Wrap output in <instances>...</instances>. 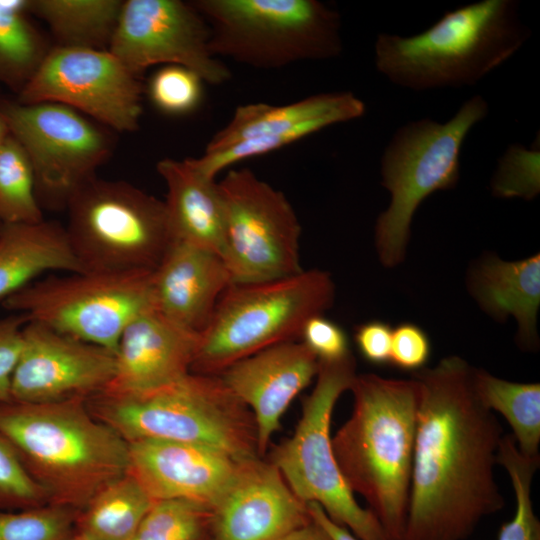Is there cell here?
Instances as JSON below:
<instances>
[{"mask_svg":"<svg viewBox=\"0 0 540 540\" xmlns=\"http://www.w3.org/2000/svg\"><path fill=\"white\" fill-rule=\"evenodd\" d=\"M459 356L414 372L420 388L401 540H465L505 505L495 479L502 427Z\"/></svg>","mask_w":540,"mask_h":540,"instance_id":"cell-1","label":"cell"},{"mask_svg":"<svg viewBox=\"0 0 540 540\" xmlns=\"http://www.w3.org/2000/svg\"><path fill=\"white\" fill-rule=\"evenodd\" d=\"M0 433L48 504L81 511L129 471V443L95 417L85 399L0 402Z\"/></svg>","mask_w":540,"mask_h":540,"instance_id":"cell-2","label":"cell"},{"mask_svg":"<svg viewBox=\"0 0 540 540\" xmlns=\"http://www.w3.org/2000/svg\"><path fill=\"white\" fill-rule=\"evenodd\" d=\"M349 419L331 438L337 464L389 540H401L407 518L417 412L418 382L376 374L355 375Z\"/></svg>","mask_w":540,"mask_h":540,"instance_id":"cell-3","label":"cell"},{"mask_svg":"<svg viewBox=\"0 0 540 540\" xmlns=\"http://www.w3.org/2000/svg\"><path fill=\"white\" fill-rule=\"evenodd\" d=\"M515 0H483L447 11L408 37L380 33L375 66L393 84L424 91L473 86L528 40Z\"/></svg>","mask_w":540,"mask_h":540,"instance_id":"cell-4","label":"cell"},{"mask_svg":"<svg viewBox=\"0 0 540 540\" xmlns=\"http://www.w3.org/2000/svg\"><path fill=\"white\" fill-rule=\"evenodd\" d=\"M91 413L127 442L156 439L201 444L240 460L259 457L254 417L217 375L190 372L139 393L101 392Z\"/></svg>","mask_w":540,"mask_h":540,"instance_id":"cell-5","label":"cell"},{"mask_svg":"<svg viewBox=\"0 0 540 540\" xmlns=\"http://www.w3.org/2000/svg\"><path fill=\"white\" fill-rule=\"evenodd\" d=\"M328 272L311 269L267 282L231 283L200 333L191 372L219 375L270 346L300 338L305 323L333 303Z\"/></svg>","mask_w":540,"mask_h":540,"instance_id":"cell-6","label":"cell"},{"mask_svg":"<svg viewBox=\"0 0 540 540\" xmlns=\"http://www.w3.org/2000/svg\"><path fill=\"white\" fill-rule=\"evenodd\" d=\"M488 111L487 101L475 95L445 123L423 118L394 132L381 158V184L391 201L375 225V244L383 265L394 267L403 261L419 205L432 193L456 186L462 145Z\"/></svg>","mask_w":540,"mask_h":540,"instance_id":"cell-7","label":"cell"},{"mask_svg":"<svg viewBox=\"0 0 540 540\" xmlns=\"http://www.w3.org/2000/svg\"><path fill=\"white\" fill-rule=\"evenodd\" d=\"M217 57L259 69L326 60L342 52L341 19L317 0H195Z\"/></svg>","mask_w":540,"mask_h":540,"instance_id":"cell-8","label":"cell"},{"mask_svg":"<svg viewBox=\"0 0 540 540\" xmlns=\"http://www.w3.org/2000/svg\"><path fill=\"white\" fill-rule=\"evenodd\" d=\"M355 375L352 355L338 362L319 361L316 384L303 400L295 431L273 448L270 462L302 502L319 504L358 539L389 540L373 512L358 504L332 449V413Z\"/></svg>","mask_w":540,"mask_h":540,"instance_id":"cell-9","label":"cell"},{"mask_svg":"<svg viewBox=\"0 0 540 540\" xmlns=\"http://www.w3.org/2000/svg\"><path fill=\"white\" fill-rule=\"evenodd\" d=\"M66 208L65 229L84 271L154 270L173 242L165 202L124 181L93 177Z\"/></svg>","mask_w":540,"mask_h":540,"instance_id":"cell-10","label":"cell"},{"mask_svg":"<svg viewBox=\"0 0 540 540\" xmlns=\"http://www.w3.org/2000/svg\"><path fill=\"white\" fill-rule=\"evenodd\" d=\"M152 271L49 276L35 280L1 304L29 321L115 354L125 327L138 315L155 309Z\"/></svg>","mask_w":540,"mask_h":540,"instance_id":"cell-11","label":"cell"},{"mask_svg":"<svg viewBox=\"0 0 540 540\" xmlns=\"http://www.w3.org/2000/svg\"><path fill=\"white\" fill-rule=\"evenodd\" d=\"M225 211L222 259L231 283H260L301 272V226L278 189L248 168L230 170L218 182Z\"/></svg>","mask_w":540,"mask_h":540,"instance_id":"cell-12","label":"cell"},{"mask_svg":"<svg viewBox=\"0 0 540 540\" xmlns=\"http://www.w3.org/2000/svg\"><path fill=\"white\" fill-rule=\"evenodd\" d=\"M0 114L31 162L39 203L66 207L110 154L108 135L63 104L16 103Z\"/></svg>","mask_w":540,"mask_h":540,"instance_id":"cell-13","label":"cell"},{"mask_svg":"<svg viewBox=\"0 0 540 540\" xmlns=\"http://www.w3.org/2000/svg\"><path fill=\"white\" fill-rule=\"evenodd\" d=\"M142 84L108 50L56 46L19 92V103H59L120 132L138 129Z\"/></svg>","mask_w":540,"mask_h":540,"instance_id":"cell-14","label":"cell"},{"mask_svg":"<svg viewBox=\"0 0 540 540\" xmlns=\"http://www.w3.org/2000/svg\"><path fill=\"white\" fill-rule=\"evenodd\" d=\"M108 51L138 77L166 64L188 68L212 85L231 78L228 66L212 54L208 25L190 2L125 1Z\"/></svg>","mask_w":540,"mask_h":540,"instance_id":"cell-15","label":"cell"},{"mask_svg":"<svg viewBox=\"0 0 540 540\" xmlns=\"http://www.w3.org/2000/svg\"><path fill=\"white\" fill-rule=\"evenodd\" d=\"M364 102L349 91L324 92L286 105L238 106L230 121L213 135L195 166L215 179L245 159L267 154L326 127L358 119Z\"/></svg>","mask_w":540,"mask_h":540,"instance_id":"cell-16","label":"cell"},{"mask_svg":"<svg viewBox=\"0 0 540 540\" xmlns=\"http://www.w3.org/2000/svg\"><path fill=\"white\" fill-rule=\"evenodd\" d=\"M115 364L111 351L28 320L11 378V400H87L108 386Z\"/></svg>","mask_w":540,"mask_h":540,"instance_id":"cell-17","label":"cell"},{"mask_svg":"<svg viewBox=\"0 0 540 540\" xmlns=\"http://www.w3.org/2000/svg\"><path fill=\"white\" fill-rule=\"evenodd\" d=\"M210 513L211 540H279L311 522L307 504L259 457L241 463Z\"/></svg>","mask_w":540,"mask_h":540,"instance_id":"cell-18","label":"cell"},{"mask_svg":"<svg viewBox=\"0 0 540 540\" xmlns=\"http://www.w3.org/2000/svg\"><path fill=\"white\" fill-rule=\"evenodd\" d=\"M128 443V472L153 500L186 499L210 511L244 461L201 444L156 439Z\"/></svg>","mask_w":540,"mask_h":540,"instance_id":"cell-19","label":"cell"},{"mask_svg":"<svg viewBox=\"0 0 540 540\" xmlns=\"http://www.w3.org/2000/svg\"><path fill=\"white\" fill-rule=\"evenodd\" d=\"M319 361L302 342L287 341L243 358L219 375L251 411L259 456L268 448L294 398L317 375Z\"/></svg>","mask_w":540,"mask_h":540,"instance_id":"cell-20","label":"cell"},{"mask_svg":"<svg viewBox=\"0 0 540 540\" xmlns=\"http://www.w3.org/2000/svg\"><path fill=\"white\" fill-rule=\"evenodd\" d=\"M199 339L200 333L177 325L155 309L138 315L119 338L115 373L102 392L139 393L183 378L191 372Z\"/></svg>","mask_w":540,"mask_h":540,"instance_id":"cell-21","label":"cell"},{"mask_svg":"<svg viewBox=\"0 0 540 540\" xmlns=\"http://www.w3.org/2000/svg\"><path fill=\"white\" fill-rule=\"evenodd\" d=\"M230 284L220 255L172 242L152 271L155 310L183 328L202 333Z\"/></svg>","mask_w":540,"mask_h":540,"instance_id":"cell-22","label":"cell"},{"mask_svg":"<svg viewBox=\"0 0 540 540\" xmlns=\"http://www.w3.org/2000/svg\"><path fill=\"white\" fill-rule=\"evenodd\" d=\"M156 168L167 187L164 202L172 241L222 257L225 211L218 182L203 174L192 158H165Z\"/></svg>","mask_w":540,"mask_h":540,"instance_id":"cell-23","label":"cell"},{"mask_svg":"<svg viewBox=\"0 0 540 540\" xmlns=\"http://www.w3.org/2000/svg\"><path fill=\"white\" fill-rule=\"evenodd\" d=\"M468 287L482 310L496 320L513 316L517 342L526 349L538 345L537 313L540 305V255L503 261L489 255L470 271Z\"/></svg>","mask_w":540,"mask_h":540,"instance_id":"cell-24","label":"cell"},{"mask_svg":"<svg viewBox=\"0 0 540 540\" xmlns=\"http://www.w3.org/2000/svg\"><path fill=\"white\" fill-rule=\"evenodd\" d=\"M48 271H84L57 222L1 223L0 301Z\"/></svg>","mask_w":540,"mask_h":540,"instance_id":"cell-25","label":"cell"},{"mask_svg":"<svg viewBox=\"0 0 540 540\" xmlns=\"http://www.w3.org/2000/svg\"><path fill=\"white\" fill-rule=\"evenodd\" d=\"M124 1L36 0L28 3L51 29L58 46L108 50Z\"/></svg>","mask_w":540,"mask_h":540,"instance_id":"cell-26","label":"cell"},{"mask_svg":"<svg viewBox=\"0 0 540 540\" xmlns=\"http://www.w3.org/2000/svg\"><path fill=\"white\" fill-rule=\"evenodd\" d=\"M154 501L127 472L79 511L74 531L85 540H130Z\"/></svg>","mask_w":540,"mask_h":540,"instance_id":"cell-27","label":"cell"},{"mask_svg":"<svg viewBox=\"0 0 540 540\" xmlns=\"http://www.w3.org/2000/svg\"><path fill=\"white\" fill-rule=\"evenodd\" d=\"M472 378L481 403L508 422L519 451L526 456H538L540 384L507 381L477 368L472 369Z\"/></svg>","mask_w":540,"mask_h":540,"instance_id":"cell-28","label":"cell"},{"mask_svg":"<svg viewBox=\"0 0 540 540\" xmlns=\"http://www.w3.org/2000/svg\"><path fill=\"white\" fill-rule=\"evenodd\" d=\"M29 0H0V83L22 90L48 53L28 19Z\"/></svg>","mask_w":540,"mask_h":540,"instance_id":"cell-29","label":"cell"},{"mask_svg":"<svg viewBox=\"0 0 540 540\" xmlns=\"http://www.w3.org/2000/svg\"><path fill=\"white\" fill-rule=\"evenodd\" d=\"M43 220L31 162L11 136L0 146V223Z\"/></svg>","mask_w":540,"mask_h":540,"instance_id":"cell-30","label":"cell"},{"mask_svg":"<svg viewBox=\"0 0 540 540\" xmlns=\"http://www.w3.org/2000/svg\"><path fill=\"white\" fill-rule=\"evenodd\" d=\"M497 464L509 475L515 494V513L500 528L498 540H540V521L531 498L532 482L540 465V455L526 456L516 446L511 434L501 439Z\"/></svg>","mask_w":540,"mask_h":540,"instance_id":"cell-31","label":"cell"},{"mask_svg":"<svg viewBox=\"0 0 540 540\" xmlns=\"http://www.w3.org/2000/svg\"><path fill=\"white\" fill-rule=\"evenodd\" d=\"M210 509L186 499L155 500L130 540H203Z\"/></svg>","mask_w":540,"mask_h":540,"instance_id":"cell-32","label":"cell"},{"mask_svg":"<svg viewBox=\"0 0 540 540\" xmlns=\"http://www.w3.org/2000/svg\"><path fill=\"white\" fill-rule=\"evenodd\" d=\"M78 513L52 504L22 510L0 509V540H62L74 531Z\"/></svg>","mask_w":540,"mask_h":540,"instance_id":"cell-33","label":"cell"},{"mask_svg":"<svg viewBox=\"0 0 540 540\" xmlns=\"http://www.w3.org/2000/svg\"><path fill=\"white\" fill-rule=\"evenodd\" d=\"M491 189L500 198H535L540 191L539 147L509 146L498 160Z\"/></svg>","mask_w":540,"mask_h":540,"instance_id":"cell-34","label":"cell"},{"mask_svg":"<svg viewBox=\"0 0 540 540\" xmlns=\"http://www.w3.org/2000/svg\"><path fill=\"white\" fill-rule=\"evenodd\" d=\"M204 81L192 70L166 65L149 82V97L154 106L168 115H186L196 110L203 99Z\"/></svg>","mask_w":540,"mask_h":540,"instance_id":"cell-35","label":"cell"},{"mask_svg":"<svg viewBox=\"0 0 540 540\" xmlns=\"http://www.w3.org/2000/svg\"><path fill=\"white\" fill-rule=\"evenodd\" d=\"M48 504L43 489L29 475L0 433V509L22 510Z\"/></svg>","mask_w":540,"mask_h":540,"instance_id":"cell-36","label":"cell"},{"mask_svg":"<svg viewBox=\"0 0 540 540\" xmlns=\"http://www.w3.org/2000/svg\"><path fill=\"white\" fill-rule=\"evenodd\" d=\"M300 338L321 362H338L352 355L346 332L323 314L313 316L305 323Z\"/></svg>","mask_w":540,"mask_h":540,"instance_id":"cell-37","label":"cell"},{"mask_svg":"<svg viewBox=\"0 0 540 540\" xmlns=\"http://www.w3.org/2000/svg\"><path fill=\"white\" fill-rule=\"evenodd\" d=\"M430 353V340L419 326L407 322L393 329L390 363L397 368L416 372L425 367Z\"/></svg>","mask_w":540,"mask_h":540,"instance_id":"cell-38","label":"cell"},{"mask_svg":"<svg viewBox=\"0 0 540 540\" xmlns=\"http://www.w3.org/2000/svg\"><path fill=\"white\" fill-rule=\"evenodd\" d=\"M28 318L19 313L0 318V402L11 401V378L22 347Z\"/></svg>","mask_w":540,"mask_h":540,"instance_id":"cell-39","label":"cell"},{"mask_svg":"<svg viewBox=\"0 0 540 540\" xmlns=\"http://www.w3.org/2000/svg\"><path fill=\"white\" fill-rule=\"evenodd\" d=\"M392 331L389 324L379 320L358 325L354 340L361 356L374 365L390 363Z\"/></svg>","mask_w":540,"mask_h":540,"instance_id":"cell-40","label":"cell"},{"mask_svg":"<svg viewBox=\"0 0 540 540\" xmlns=\"http://www.w3.org/2000/svg\"><path fill=\"white\" fill-rule=\"evenodd\" d=\"M311 521L321 530L326 540H360L346 527L331 520L317 503L307 504Z\"/></svg>","mask_w":540,"mask_h":540,"instance_id":"cell-41","label":"cell"},{"mask_svg":"<svg viewBox=\"0 0 540 540\" xmlns=\"http://www.w3.org/2000/svg\"><path fill=\"white\" fill-rule=\"evenodd\" d=\"M279 540H326L321 530L311 521L286 534Z\"/></svg>","mask_w":540,"mask_h":540,"instance_id":"cell-42","label":"cell"},{"mask_svg":"<svg viewBox=\"0 0 540 540\" xmlns=\"http://www.w3.org/2000/svg\"><path fill=\"white\" fill-rule=\"evenodd\" d=\"M9 135V129L0 114V146L4 143V141L8 138Z\"/></svg>","mask_w":540,"mask_h":540,"instance_id":"cell-43","label":"cell"},{"mask_svg":"<svg viewBox=\"0 0 540 540\" xmlns=\"http://www.w3.org/2000/svg\"><path fill=\"white\" fill-rule=\"evenodd\" d=\"M62 540H85V539L82 536H80L78 533L73 531L70 535H68Z\"/></svg>","mask_w":540,"mask_h":540,"instance_id":"cell-44","label":"cell"},{"mask_svg":"<svg viewBox=\"0 0 540 540\" xmlns=\"http://www.w3.org/2000/svg\"><path fill=\"white\" fill-rule=\"evenodd\" d=\"M203 540H211L209 536L207 535Z\"/></svg>","mask_w":540,"mask_h":540,"instance_id":"cell-45","label":"cell"},{"mask_svg":"<svg viewBox=\"0 0 540 540\" xmlns=\"http://www.w3.org/2000/svg\"><path fill=\"white\" fill-rule=\"evenodd\" d=\"M0 225H1V223H0Z\"/></svg>","mask_w":540,"mask_h":540,"instance_id":"cell-46","label":"cell"}]
</instances>
